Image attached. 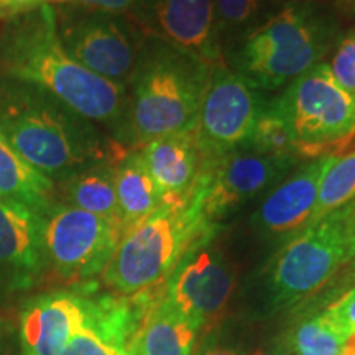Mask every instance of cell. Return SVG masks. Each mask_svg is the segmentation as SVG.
Wrapping results in <instances>:
<instances>
[{"label": "cell", "mask_w": 355, "mask_h": 355, "mask_svg": "<svg viewBox=\"0 0 355 355\" xmlns=\"http://www.w3.org/2000/svg\"><path fill=\"white\" fill-rule=\"evenodd\" d=\"M46 268L42 217L0 201V279L13 288L28 286Z\"/></svg>", "instance_id": "cell-16"}, {"label": "cell", "mask_w": 355, "mask_h": 355, "mask_svg": "<svg viewBox=\"0 0 355 355\" xmlns=\"http://www.w3.org/2000/svg\"><path fill=\"white\" fill-rule=\"evenodd\" d=\"M193 355H242L232 345L214 343V340H206L202 345H196Z\"/></svg>", "instance_id": "cell-31"}, {"label": "cell", "mask_w": 355, "mask_h": 355, "mask_svg": "<svg viewBox=\"0 0 355 355\" xmlns=\"http://www.w3.org/2000/svg\"><path fill=\"white\" fill-rule=\"evenodd\" d=\"M0 78L42 89L81 117L112 128L122 141L127 87L97 76L66 51L53 6L6 21L0 35Z\"/></svg>", "instance_id": "cell-1"}, {"label": "cell", "mask_w": 355, "mask_h": 355, "mask_svg": "<svg viewBox=\"0 0 355 355\" xmlns=\"http://www.w3.org/2000/svg\"><path fill=\"white\" fill-rule=\"evenodd\" d=\"M350 263H352V272L355 273V257H354V260H352V261H350Z\"/></svg>", "instance_id": "cell-37"}, {"label": "cell", "mask_w": 355, "mask_h": 355, "mask_svg": "<svg viewBox=\"0 0 355 355\" xmlns=\"http://www.w3.org/2000/svg\"><path fill=\"white\" fill-rule=\"evenodd\" d=\"M275 7L282 8L285 6H290V3H301V2H316V3H322L324 0H270Z\"/></svg>", "instance_id": "cell-33"}, {"label": "cell", "mask_w": 355, "mask_h": 355, "mask_svg": "<svg viewBox=\"0 0 355 355\" xmlns=\"http://www.w3.org/2000/svg\"><path fill=\"white\" fill-rule=\"evenodd\" d=\"M139 152L165 206L191 201L206 163L193 130L162 137L141 146Z\"/></svg>", "instance_id": "cell-17"}, {"label": "cell", "mask_w": 355, "mask_h": 355, "mask_svg": "<svg viewBox=\"0 0 355 355\" xmlns=\"http://www.w3.org/2000/svg\"><path fill=\"white\" fill-rule=\"evenodd\" d=\"M115 196L123 234L165 206L139 150H127L115 163Z\"/></svg>", "instance_id": "cell-20"}, {"label": "cell", "mask_w": 355, "mask_h": 355, "mask_svg": "<svg viewBox=\"0 0 355 355\" xmlns=\"http://www.w3.org/2000/svg\"><path fill=\"white\" fill-rule=\"evenodd\" d=\"M334 6L345 13H355V0H332Z\"/></svg>", "instance_id": "cell-32"}, {"label": "cell", "mask_w": 355, "mask_h": 355, "mask_svg": "<svg viewBox=\"0 0 355 355\" xmlns=\"http://www.w3.org/2000/svg\"><path fill=\"white\" fill-rule=\"evenodd\" d=\"M148 38L209 64L225 66L212 0H137L128 15Z\"/></svg>", "instance_id": "cell-13"}, {"label": "cell", "mask_w": 355, "mask_h": 355, "mask_svg": "<svg viewBox=\"0 0 355 355\" xmlns=\"http://www.w3.org/2000/svg\"><path fill=\"white\" fill-rule=\"evenodd\" d=\"M199 327L162 295L133 343L132 355H193Z\"/></svg>", "instance_id": "cell-19"}, {"label": "cell", "mask_w": 355, "mask_h": 355, "mask_svg": "<svg viewBox=\"0 0 355 355\" xmlns=\"http://www.w3.org/2000/svg\"><path fill=\"white\" fill-rule=\"evenodd\" d=\"M214 239L216 234L191 248L163 290L165 298L204 332L224 319L237 285L235 266Z\"/></svg>", "instance_id": "cell-12"}, {"label": "cell", "mask_w": 355, "mask_h": 355, "mask_svg": "<svg viewBox=\"0 0 355 355\" xmlns=\"http://www.w3.org/2000/svg\"><path fill=\"white\" fill-rule=\"evenodd\" d=\"M296 163V158L273 157L241 146L204 163L193 201L204 219L217 224L242 204L275 188Z\"/></svg>", "instance_id": "cell-10"}, {"label": "cell", "mask_w": 355, "mask_h": 355, "mask_svg": "<svg viewBox=\"0 0 355 355\" xmlns=\"http://www.w3.org/2000/svg\"><path fill=\"white\" fill-rule=\"evenodd\" d=\"M355 257V201L319 217L283 243L268 265L275 308L318 293Z\"/></svg>", "instance_id": "cell-6"}, {"label": "cell", "mask_w": 355, "mask_h": 355, "mask_svg": "<svg viewBox=\"0 0 355 355\" xmlns=\"http://www.w3.org/2000/svg\"><path fill=\"white\" fill-rule=\"evenodd\" d=\"M150 42L130 81L122 135L128 150L193 130L212 69L188 53L153 38Z\"/></svg>", "instance_id": "cell-3"}, {"label": "cell", "mask_w": 355, "mask_h": 355, "mask_svg": "<svg viewBox=\"0 0 355 355\" xmlns=\"http://www.w3.org/2000/svg\"><path fill=\"white\" fill-rule=\"evenodd\" d=\"M243 146L254 148L257 152L265 155H273V157L298 159L290 127H288L283 115L275 109L272 102H268L261 110L254 125V130H252L250 137H248Z\"/></svg>", "instance_id": "cell-25"}, {"label": "cell", "mask_w": 355, "mask_h": 355, "mask_svg": "<svg viewBox=\"0 0 355 355\" xmlns=\"http://www.w3.org/2000/svg\"><path fill=\"white\" fill-rule=\"evenodd\" d=\"M66 3H73L84 10L128 17L135 7L137 0H66Z\"/></svg>", "instance_id": "cell-30"}, {"label": "cell", "mask_w": 355, "mask_h": 355, "mask_svg": "<svg viewBox=\"0 0 355 355\" xmlns=\"http://www.w3.org/2000/svg\"><path fill=\"white\" fill-rule=\"evenodd\" d=\"M66 0H0V21H8L43 6H63Z\"/></svg>", "instance_id": "cell-29"}, {"label": "cell", "mask_w": 355, "mask_h": 355, "mask_svg": "<svg viewBox=\"0 0 355 355\" xmlns=\"http://www.w3.org/2000/svg\"><path fill=\"white\" fill-rule=\"evenodd\" d=\"M355 201V150L344 157L337 155L319 184L318 204L313 220ZM311 220V222H313ZM309 222V224H311Z\"/></svg>", "instance_id": "cell-24"}, {"label": "cell", "mask_w": 355, "mask_h": 355, "mask_svg": "<svg viewBox=\"0 0 355 355\" xmlns=\"http://www.w3.org/2000/svg\"><path fill=\"white\" fill-rule=\"evenodd\" d=\"M343 355H355V332L349 336L347 343H345V345H344Z\"/></svg>", "instance_id": "cell-34"}, {"label": "cell", "mask_w": 355, "mask_h": 355, "mask_svg": "<svg viewBox=\"0 0 355 355\" xmlns=\"http://www.w3.org/2000/svg\"><path fill=\"white\" fill-rule=\"evenodd\" d=\"M91 283L76 290L43 293L26 301L20 314L21 355H58L81 329L91 304Z\"/></svg>", "instance_id": "cell-14"}, {"label": "cell", "mask_w": 355, "mask_h": 355, "mask_svg": "<svg viewBox=\"0 0 355 355\" xmlns=\"http://www.w3.org/2000/svg\"><path fill=\"white\" fill-rule=\"evenodd\" d=\"M248 355H272V354H268V352H266V350H263V349H257L255 352H252V354H248Z\"/></svg>", "instance_id": "cell-35"}, {"label": "cell", "mask_w": 355, "mask_h": 355, "mask_svg": "<svg viewBox=\"0 0 355 355\" xmlns=\"http://www.w3.org/2000/svg\"><path fill=\"white\" fill-rule=\"evenodd\" d=\"M0 355H2V322H0Z\"/></svg>", "instance_id": "cell-36"}, {"label": "cell", "mask_w": 355, "mask_h": 355, "mask_svg": "<svg viewBox=\"0 0 355 355\" xmlns=\"http://www.w3.org/2000/svg\"><path fill=\"white\" fill-rule=\"evenodd\" d=\"M265 105L260 89L227 64L212 68L193 128L206 162L245 145Z\"/></svg>", "instance_id": "cell-11"}, {"label": "cell", "mask_w": 355, "mask_h": 355, "mask_svg": "<svg viewBox=\"0 0 355 355\" xmlns=\"http://www.w3.org/2000/svg\"><path fill=\"white\" fill-rule=\"evenodd\" d=\"M349 332L327 313L313 314L296 324L288 337L293 355H343Z\"/></svg>", "instance_id": "cell-22"}, {"label": "cell", "mask_w": 355, "mask_h": 355, "mask_svg": "<svg viewBox=\"0 0 355 355\" xmlns=\"http://www.w3.org/2000/svg\"><path fill=\"white\" fill-rule=\"evenodd\" d=\"M290 127L298 159L332 157L355 137V101L318 63L270 101Z\"/></svg>", "instance_id": "cell-7"}, {"label": "cell", "mask_w": 355, "mask_h": 355, "mask_svg": "<svg viewBox=\"0 0 355 355\" xmlns=\"http://www.w3.org/2000/svg\"><path fill=\"white\" fill-rule=\"evenodd\" d=\"M332 318L336 319L337 324L344 327L349 334L355 332V286L345 291L336 303H332L326 309Z\"/></svg>", "instance_id": "cell-28"}, {"label": "cell", "mask_w": 355, "mask_h": 355, "mask_svg": "<svg viewBox=\"0 0 355 355\" xmlns=\"http://www.w3.org/2000/svg\"><path fill=\"white\" fill-rule=\"evenodd\" d=\"M115 163L117 159L92 163L58 183L63 204L121 222L115 196Z\"/></svg>", "instance_id": "cell-21"}, {"label": "cell", "mask_w": 355, "mask_h": 355, "mask_svg": "<svg viewBox=\"0 0 355 355\" xmlns=\"http://www.w3.org/2000/svg\"><path fill=\"white\" fill-rule=\"evenodd\" d=\"M121 222L55 202L43 216L46 266L68 285H84L104 272L121 242Z\"/></svg>", "instance_id": "cell-8"}, {"label": "cell", "mask_w": 355, "mask_h": 355, "mask_svg": "<svg viewBox=\"0 0 355 355\" xmlns=\"http://www.w3.org/2000/svg\"><path fill=\"white\" fill-rule=\"evenodd\" d=\"M329 69L336 83L355 101V30L337 42Z\"/></svg>", "instance_id": "cell-27"}, {"label": "cell", "mask_w": 355, "mask_h": 355, "mask_svg": "<svg viewBox=\"0 0 355 355\" xmlns=\"http://www.w3.org/2000/svg\"><path fill=\"white\" fill-rule=\"evenodd\" d=\"M222 44L225 38H243L278 10L270 0H212Z\"/></svg>", "instance_id": "cell-23"}, {"label": "cell", "mask_w": 355, "mask_h": 355, "mask_svg": "<svg viewBox=\"0 0 355 355\" xmlns=\"http://www.w3.org/2000/svg\"><path fill=\"white\" fill-rule=\"evenodd\" d=\"M337 155L309 159L286 180L279 181L260 202L254 224L268 239L288 241L313 220L319 184Z\"/></svg>", "instance_id": "cell-15"}, {"label": "cell", "mask_w": 355, "mask_h": 355, "mask_svg": "<svg viewBox=\"0 0 355 355\" xmlns=\"http://www.w3.org/2000/svg\"><path fill=\"white\" fill-rule=\"evenodd\" d=\"M84 10V8H83ZM63 46L97 76L128 86L139 69L148 37L128 17L73 12L58 21Z\"/></svg>", "instance_id": "cell-9"}, {"label": "cell", "mask_w": 355, "mask_h": 355, "mask_svg": "<svg viewBox=\"0 0 355 355\" xmlns=\"http://www.w3.org/2000/svg\"><path fill=\"white\" fill-rule=\"evenodd\" d=\"M0 132L35 170L61 183L92 163L119 159L127 146L30 84L0 78Z\"/></svg>", "instance_id": "cell-2"}, {"label": "cell", "mask_w": 355, "mask_h": 355, "mask_svg": "<svg viewBox=\"0 0 355 355\" xmlns=\"http://www.w3.org/2000/svg\"><path fill=\"white\" fill-rule=\"evenodd\" d=\"M58 355H132V350L87 318L84 326L71 337Z\"/></svg>", "instance_id": "cell-26"}, {"label": "cell", "mask_w": 355, "mask_h": 355, "mask_svg": "<svg viewBox=\"0 0 355 355\" xmlns=\"http://www.w3.org/2000/svg\"><path fill=\"white\" fill-rule=\"evenodd\" d=\"M217 230L219 225L204 219L193 198L186 204H166L122 235L101 273L102 283L121 296L158 290L191 248Z\"/></svg>", "instance_id": "cell-4"}, {"label": "cell", "mask_w": 355, "mask_h": 355, "mask_svg": "<svg viewBox=\"0 0 355 355\" xmlns=\"http://www.w3.org/2000/svg\"><path fill=\"white\" fill-rule=\"evenodd\" d=\"M0 201L32 211L42 219L56 202L55 183L35 170L28 162H25L2 132H0Z\"/></svg>", "instance_id": "cell-18"}, {"label": "cell", "mask_w": 355, "mask_h": 355, "mask_svg": "<svg viewBox=\"0 0 355 355\" xmlns=\"http://www.w3.org/2000/svg\"><path fill=\"white\" fill-rule=\"evenodd\" d=\"M334 32L321 3H290L241 40L232 69L260 91H277L321 63Z\"/></svg>", "instance_id": "cell-5"}]
</instances>
